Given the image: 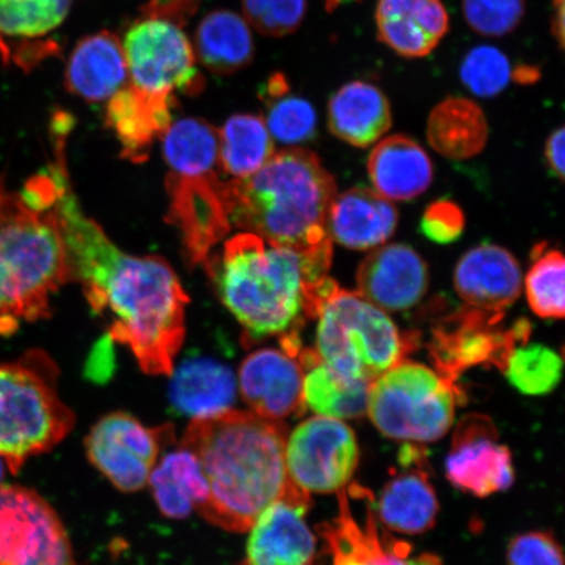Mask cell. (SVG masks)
<instances>
[{"mask_svg":"<svg viewBox=\"0 0 565 565\" xmlns=\"http://www.w3.org/2000/svg\"><path fill=\"white\" fill-rule=\"evenodd\" d=\"M267 105L265 124L270 136L285 145H299L313 138L317 113L306 98L281 95L264 100Z\"/></svg>","mask_w":565,"mask_h":565,"instance_id":"obj_38","label":"cell"},{"mask_svg":"<svg viewBox=\"0 0 565 565\" xmlns=\"http://www.w3.org/2000/svg\"><path fill=\"white\" fill-rule=\"evenodd\" d=\"M369 174L380 195L405 202L426 192L434 179V166L415 140L393 136L373 148Z\"/></svg>","mask_w":565,"mask_h":565,"instance_id":"obj_28","label":"cell"},{"mask_svg":"<svg viewBox=\"0 0 565 565\" xmlns=\"http://www.w3.org/2000/svg\"><path fill=\"white\" fill-rule=\"evenodd\" d=\"M526 0H462V13L471 31L483 38H504L518 30Z\"/></svg>","mask_w":565,"mask_h":565,"instance_id":"obj_40","label":"cell"},{"mask_svg":"<svg viewBox=\"0 0 565 565\" xmlns=\"http://www.w3.org/2000/svg\"><path fill=\"white\" fill-rule=\"evenodd\" d=\"M449 482L478 498L510 489L514 480L511 450L484 415L463 416L451 439L445 463Z\"/></svg>","mask_w":565,"mask_h":565,"instance_id":"obj_15","label":"cell"},{"mask_svg":"<svg viewBox=\"0 0 565 565\" xmlns=\"http://www.w3.org/2000/svg\"><path fill=\"white\" fill-rule=\"evenodd\" d=\"M461 397L458 385L404 359L372 381L366 413L388 439L433 443L454 426Z\"/></svg>","mask_w":565,"mask_h":565,"instance_id":"obj_9","label":"cell"},{"mask_svg":"<svg viewBox=\"0 0 565 565\" xmlns=\"http://www.w3.org/2000/svg\"><path fill=\"white\" fill-rule=\"evenodd\" d=\"M289 478L307 493L344 490L359 463L355 434L339 419L317 415L287 437Z\"/></svg>","mask_w":565,"mask_h":565,"instance_id":"obj_13","label":"cell"},{"mask_svg":"<svg viewBox=\"0 0 565 565\" xmlns=\"http://www.w3.org/2000/svg\"><path fill=\"white\" fill-rule=\"evenodd\" d=\"M392 108L384 92L372 83L344 84L331 96L329 129L353 147L365 148L384 137L392 126Z\"/></svg>","mask_w":565,"mask_h":565,"instance_id":"obj_27","label":"cell"},{"mask_svg":"<svg viewBox=\"0 0 565 565\" xmlns=\"http://www.w3.org/2000/svg\"><path fill=\"white\" fill-rule=\"evenodd\" d=\"M507 565H564L563 551L550 533L521 534L508 547Z\"/></svg>","mask_w":565,"mask_h":565,"instance_id":"obj_41","label":"cell"},{"mask_svg":"<svg viewBox=\"0 0 565 565\" xmlns=\"http://www.w3.org/2000/svg\"><path fill=\"white\" fill-rule=\"evenodd\" d=\"M148 483L162 514L171 519L188 518L209 498V486L200 462L192 451L181 447L158 461Z\"/></svg>","mask_w":565,"mask_h":565,"instance_id":"obj_33","label":"cell"},{"mask_svg":"<svg viewBox=\"0 0 565 565\" xmlns=\"http://www.w3.org/2000/svg\"><path fill=\"white\" fill-rule=\"evenodd\" d=\"M316 352L339 376L369 383L402 362L414 343L359 292L339 288L318 312Z\"/></svg>","mask_w":565,"mask_h":565,"instance_id":"obj_8","label":"cell"},{"mask_svg":"<svg viewBox=\"0 0 565 565\" xmlns=\"http://www.w3.org/2000/svg\"><path fill=\"white\" fill-rule=\"evenodd\" d=\"M455 288L469 307L505 313L520 298L521 267L504 247L478 245L459 259L455 270Z\"/></svg>","mask_w":565,"mask_h":565,"instance_id":"obj_24","label":"cell"},{"mask_svg":"<svg viewBox=\"0 0 565 565\" xmlns=\"http://www.w3.org/2000/svg\"><path fill=\"white\" fill-rule=\"evenodd\" d=\"M289 92V83L285 74L275 73L266 82L260 98L268 100V98L279 97L286 95Z\"/></svg>","mask_w":565,"mask_h":565,"instance_id":"obj_45","label":"cell"},{"mask_svg":"<svg viewBox=\"0 0 565 565\" xmlns=\"http://www.w3.org/2000/svg\"><path fill=\"white\" fill-rule=\"evenodd\" d=\"M0 565H79L58 514L25 487L0 484Z\"/></svg>","mask_w":565,"mask_h":565,"instance_id":"obj_12","label":"cell"},{"mask_svg":"<svg viewBox=\"0 0 565 565\" xmlns=\"http://www.w3.org/2000/svg\"><path fill=\"white\" fill-rule=\"evenodd\" d=\"M68 173L60 181L56 211L74 280L92 310L110 321L113 341L127 345L151 376H171L185 339L189 298L171 265L158 256L136 257L118 249L82 211Z\"/></svg>","mask_w":565,"mask_h":565,"instance_id":"obj_1","label":"cell"},{"mask_svg":"<svg viewBox=\"0 0 565 565\" xmlns=\"http://www.w3.org/2000/svg\"><path fill=\"white\" fill-rule=\"evenodd\" d=\"M56 369L33 350L17 362H0V458L18 472L71 433L75 415L56 391Z\"/></svg>","mask_w":565,"mask_h":565,"instance_id":"obj_7","label":"cell"},{"mask_svg":"<svg viewBox=\"0 0 565 565\" xmlns=\"http://www.w3.org/2000/svg\"><path fill=\"white\" fill-rule=\"evenodd\" d=\"M561 355L543 344H520L505 365L504 374L522 394L545 395L553 392L562 379Z\"/></svg>","mask_w":565,"mask_h":565,"instance_id":"obj_36","label":"cell"},{"mask_svg":"<svg viewBox=\"0 0 565 565\" xmlns=\"http://www.w3.org/2000/svg\"><path fill=\"white\" fill-rule=\"evenodd\" d=\"M541 77L539 67L519 65L512 67V81L518 84H534Z\"/></svg>","mask_w":565,"mask_h":565,"instance_id":"obj_47","label":"cell"},{"mask_svg":"<svg viewBox=\"0 0 565 565\" xmlns=\"http://www.w3.org/2000/svg\"><path fill=\"white\" fill-rule=\"evenodd\" d=\"M374 21L379 40L407 60L433 54L450 26L443 0H377Z\"/></svg>","mask_w":565,"mask_h":565,"instance_id":"obj_23","label":"cell"},{"mask_svg":"<svg viewBox=\"0 0 565 565\" xmlns=\"http://www.w3.org/2000/svg\"><path fill=\"white\" fill-rule=\"evenodd\" d=\"M194 52L215 75H232L249 66L256 53L247 21L230 10L207 13L196 28Z\"/></svg>","mask_w":565,"mask_h":565,"instance_id":"obj_29","label":"cell"},{"mask_svg":"<svg viewBox=\"0 0 565 565\" xmlns=\"http://www.w3.org/2000/svg\"><path fill=\"white\" fill-rule=\"evenodd\" d=\"M175 97L153 94L126 84L113 95L105 108V124L122 146V158L143 162L150 157L154 140L162 138L173 122Z\"/></svg>","mask_w":565,"mask_h":565,"instance_id":"obj_22","label":"cell"},{"mask_svg":"<svg viewBox=\"0 0 565 565\" xmlns=\"http://www.w3.org/2000/svg\"><path fill=\"white\" fill-rule=\"evenodd\" d=\"M504 313L465 307L445 317L434 329L429 343L436 372L451 384L475 366H494L504 372L508 359L520 344L527 343L532 324L526 318L511 329L500 328Z\"/></svg>","mask_w":565,"mask_h":565,"instance_id":"obj_10","label":"cell"},{"mask_svg":"<svg viewBox=\"0 0 565 565\" xmlns=\"http://www.w3.org/2000/svg\"><path fill=\"white\" fill-rule=\"evenodd\" d=\"M171 387L174 406L193 419L225 412L236 399V379L232 371L210 359L182 364Z\"/></svg>","mask_w":565,"mask_h":565,"instance_id":"obj_32","label":"cell"},{"mask_svg":"<svg viewBox=\"0 0 565 565\" xmlns=\"http://www.w3.org/2000/svg\"><path fill=\"white\" fill-rule=\"evenodd\" d=\"M564 2L565 0H553V18H551V32L562 51L564 47Z\"/></svg>","mask_w":565,"mask_h":565,"instance_id":"obj_46","label":"cell"},{"mask_svg":"<svg viewBox=\"0 0 565 565\" xmlns=\"http://www.w3.org/2000/svg\"><path fill=\"white\" fill-rule=\"evenodd\" d=\"M201 2L202 0H148L141 7L139 17L167 20L183 28L195 15Z\"/></svg>","mask_w":565,"mask_h":565,"instance_id":"obj_43","label":"cell"},{"mask_svg":"<svg viewBox=\"0 0 565 565\" xmlns=\"http://www.w3.org/2000/svg\"><path fill=\"white\" fill-rule=\"evenodd\" d=\"M565 260L559 250L535 246L525 279L526 298L536 316L562 320L565 313Z\"/></svg>","mask_w":565,"mask_h":565,"instance_id":"obj_35","label":"cell"},{"mask_svg":"<svg viewBox=\"0 0 565 565\" xmlns=\"http://www.w3.org/2000/svg\"><path fill=\"white\" fill-rule=\"evenodd\" d=\"M427 137L430 147L444 158L470 159L483 151L489 139V124L476 102L451 96L430 111Z\"/></svg>","mask_w":565,"mask_h":565,"instance_id":"obj_30","label":"cell"},{"mask_svg":"<svg viewBox=\"0 0 565 565\" xmlns=\"http://www.w3.org/2000/svg\"><path fill=\"white\" fill-rule=\"evenodd\" d=\"M244 19L267 38H286L299 30L308 0H243Z\"/></svg>","mask_w":565,"mask_h":565,"instance_id":"obj_39","label":"cell"},{"mask_svg":"<svg viewBox=\"0 0 565 565\" xmlns=\"http://www.w3.org/2000/svg\"><path fill=\"white\" fill-rule=\"evenodd\" d=\"M348 2H356V0H323V4L327 7L328 11H334L338 7Z\"/></svg>","mask_w":565,"mask_h":565,"instance_id":"obj_48","label":"cell"},{"mask_svg":"<svg viewBox=\"0 0 565 565\" xmlns=\"http://www.w3.org/2000/svg\"><path fill=\"white\" fill-rule=\"evenodd\" d=\"M335 195L334 177L302 148L274 153L245 180H227L232 227L298 252L315 279L327 277L333 257L328 218Z\"/></svg>","mask_w":565,"mask_h":565,"instance_id":"obj_3","label":"cell"},{"mask_svg":"<svg viewBox=\"0 0 565 565\" xmlns=\"http://www.w3.org/2000/svg\"><path fill=\"white\" fill-rule=\"evenodd\" d=\"M302 380L299 359L275 349L254 351L238 373L239 393L250 412L273 420L300 412Z\"/></svg>","mask_w":565,"mask_h":565,"instance_id":"obj_19","label":"cell"},{"mask_svg":"<svg viewBox=\"0 0 565 565\" xmlns=\"http://www.w3.org/2000/svg\"><path fill=\"white\" fill-rule=\"evenodd\" d=\"M371 501L366 500L365 522L360 525L353 518L348 493L339 491L338 518L322 526L333 565H443L439 556H413L408 543L381 533Z\"/></svg>","mask_w":565,"mask_h":565,"instance_id":"obj_16","label":"cell"},{"mask_svg":"<svg viewBox=\"0 0 565 565\" xmlns=\"http://www.w3.org/2000/svg\"><path fill=\"white\" fill-rule=\"evenodd\" d=\"M130 83L153 94H200L203 77L194 46L171 21L139 17L122 41Z\"/></svg>","mask_w":565,"mask_h":565,"instance_id":"obj_11","label":"cell"},{"mask_svg":"<svg viewBox=\"0 0 565 565\" xmlns=\"http://www.w3.org/2000/svg\"><path fill=\"white\" fill-rule=\"evenodd\" d=\"M55 203L38 206L0 180V335L51 316L53 294L74 280Z\"/></svg>","mask_w":565,"mask_h":565,"instance_id":"obj_5","label":"cell"},{"mask_svg":"<svg viewBox=\"0 0 565 565\" xmlns=\"http://www.w3.org/2000/svg\"><path fill=\"white\" fill-rule=\"evenodd\" d=\"M164 433L143 426L129 414L113 413L90 429L87 457L119 491L137 492L148 483L159 461Z\"/></svg>","mask_w":565,"mask_h":565,"instance_id":"obj_14","label":"cell"},{"mask_svg":"<svg viewBox=\"0 0 565 565\" xmlns=\"http://www.w3.org/2000/svg\"><path fill=\"white\" fill-rule=\"evenodd\" d=\"M298 359L303 370V407L333 419H355L366 413L371 384L339 376L315 350H301Z\"/></svg>","mask_w":565,"mask_h":565,"instance_id":"obj_31","label":"cell"},{"mask_svg":"<svg viewBox=\"0 0 565 565\" xmlns=\"http://www.w3.org/2000/svg\"><path fill=\"white\" fill-rule=\"evenodd\" d=\"M398 461L402 469L380 494L379 520L395 533H426L435 526L439 514V501L424 469L427 458L418 447L407 444L402 448Z\"/></svg>","mask_w":565,"mask_h":565,"instance_id":"obj_20","label":"cell"},{"mask_svg":"<svg viewBox=\"0 0 565 565\" xmlns=\"http://www.w3.org/2000/svg\"><path fill=\"white\" fill-rule=\"evenodd\" d=\"M74 0H0V53L30 71L61 52L47 35L68 17Z\"/></svg>","mask_w":565,"mask_h":565,"instance_id":"obj_18","label":"cell"},{"mask_svg":"<svg viewBox=\"0 0 565 565\" xmlns=\"http://www.w3.org/2000/svg\"><path fill=\"white\" fill-rule=\"evenodd\" d=\"M162 153L169 168L167 222L179 230L188 263L204 266L232 228L218 134L203 122L175 125L162 138Z\"/></svg>","mask_w":565,"mask_h":565,"instance_id":"obj_6","label":"cell"},{"mask_svg":"<svg viewBox=\"0 0 565 565\" xmlns=\"http://www.w3.org/2000/svg\"><path fill=\"white\" fill-rule=\"evenodd\" d=\"M129 79L122 41L109 31L86 35L74 47L65 87L87 103L108 102Z\"/></svg>","mask_w":565,"mask_h":565,"instance_id":"obj_25","label":"cell"},{"mask_svg":"<svg viewBox=\"0 0 565 565\" xmlns=\"http://www.w3.org/2000/svg\"><path fill=\"white\" fill-rule=\"evenodd\" d=\"M465 215L455 202L441 200L429 204L422 217L420 231L430 242L450 244L462 236Z\"/></svg>","mask_w":565,"mask_h":565,"instance_id":"obj_42","label":"cell"},{"mask_svg":"<svg viewBox=\"0 0 565 565\" xmlns=\"http://www.w3.org/2000/svg\"><path fill=\"white\" fill-rule=\"evenodd\" d=\"M204 268L247 337L299 334L307 289L315 282L301 254L244 232L230 238Z\"/></svg>","mask_w":565,"mask_h":565,"instance_id":"obj_4","label":"cell"},{"mask_svg":"<svg viewBox=\"0 0 565 565\" xmlns=\"http://www.w3.org/2000/svg\"><path fill=\"white\" fill-rule=\"evenodd\" d=\"M4 466H6V463H4L3 459H2V458H0V480H2V479H3V469H4ZM0 484H2V483H0Z\"/></svg>","mask_w":565,"mask_h":565,"instance_id":"obj_49","label":"cell"},{"mask_svg":"<svg viewBox=\"0 0 565 565\" xmlns=\"http://www.w3.org/2000/svg\"><path fill=\"white\" fill-rule=\"evenodd\" d=\"M274 153L273 139L263 117L236 115L218 130L222 171L232 180H245L258 172Z\"/></svg>","mask_w":565,"mask_h":565,"instance_id":"obj_34","label":"cell"},{"mask_svg":"<svg viewBox=\"0 0 565 565\" xmlns=\"http://www.w3.org/2000/svg\"><path fill=\"white\" fill-rule=\"evenodd\" d=\"M459 77L472 95L494 97L512 81L511 61L497 46L479 45L463 56Z\"/></svg>","mask_w":565,"mask_h":565,"instance_id":"obj_37","label":"cell"},{"mask_svg":"<svg viewBox=\"0 0 565 565\" xmlns=\"http://www.w3.org/2000/svg\"><path fill=\"white\" fill-rule=\"evenodd\" d=\"M359 294L388 312H404L419 303L428 289V267L413 247L381 245L358 268Z\"/></svg>","mask_w":565,"mask_h":565,"instance_id":"obj_17","label":"cell"},{"mask_svg":"<svg viewBox=\"0 0 565 565\" xmlns=\"http://www.w3.org/2000/svg\"><path fill=\"white\" fill-rule=\"evenodd\" d=\"M281 420L230 408L190 422L181 447L192 451L209 486L198 510L211 524L244 533L275 501H310L288 476Z\"/></svg>","mask_w":565,"mask_h":565,"instance_id":"obj_2","label":"cell"},{"mask_svg":"<svg viewBox=\"0 0 565 565\" xmlns=\"http://www.w3.org/2000/svg\"><path fill=\"white\" fill-rule=\"evenodd\" d=\"M397 224V210L369 188L335 195L328 218L331 239L351 250L376 249L394 235Z\"/></svg>","mask_w":565,"mask_h":565,"instance_id":"obj_26","label":"cell"},{"mask_svg":"<svg viewBox=\"0 0 565 565\" xmlns=\"http://www.w3.org/2000/svg\"><path fill=\"white\" fill-rule=\"evenodd\" d=\"M310 501L279 500L250 530L243 565H315L317 542L306 522Z\"/></svg>","mask_w":565,"mask_h":565,"instance_id":"obj_21","label":"cell"},{"mask_svg":"<svg viewBox=\"0 0 565 565\" xmlns=\"http://www.w3.org/2000/svg\"><path fill=\"white\" fill-rule=\"evenodd\" d=\"M565 134L564 127H559V129L555 130L551 134L550 138L546 141V162L550 171L553 172L557 179H564V168H565V158H564V147H565Z\"/></svg>","mask_w":565,"mask_h":565,"instance_id":"obj_44","label":"cell"}]
</instances>
